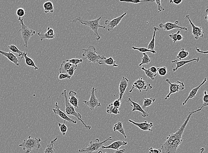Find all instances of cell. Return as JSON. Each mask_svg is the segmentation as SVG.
<instances>
[{
    "mask_svg": "<svg viewBox=\"0 0 208 153\" xmlns=\"http://www.w3.org/2000/svg\"><path fill=\"white\" fill-rule=\"evenodd\" d=\"M203 108V106H201V107L199 108L198 110H196L189 112L188 113L187 118L184 121L183 124L182 125L180 128L178 129V130L175 133L169 135L167 137L166 141L162 145H164V146L170 145V144H171L175 140L183 139H182V136H183V134L184 131L186 129V125L188 124L192 115L195 114V113H197V112L200 111Z\"/></svg>",
    "mask_w": 208,
    "mask_h": 153,
    "instance_id": "obj_1",
    "label": "cell"
},
{
    "mask_svg": "<svg viewBox=\"0 0 208 153\" xmlns=\"http://www.w3.org/2000/svg\"><path fill=\"white\" fill-rule=\"evenodd\" d=\"M102 17H100L97 19L93 20H86L82 19L81 17H77L72 20H70V22L72 23H76L77 21H79L81 24L87 26L89 27L92 31L94 32V34L96 36V40L98 41L101 39V37L99 36L98 33V29L99 28H103L105 29V27L101 25L99 21L101 19Z\"/></svg>",
    "mask_w": 208,
    "mask_h": 153,
    "instance_id": "obj_2",
    "label": "cell"
},
{
    "mask_svg": "<svg viewBox=\"0 0 208 153\" xmlns=\"http://www.w3.org/2000/svg\"><path fill=\"white\" fill-rule=\"evenodd\" d=\"M61 95L65 97V112L66 114L67 115H69V116H72L73 117H76L81 121V122L83 124L85 129L87 130H90L91 129V126L89 125H87L85 123L83 122V120L82 119V115L80 113H77L75 108L72 106V105L70 103L69 101V98L68 97L67 94V90H65L61 93Z\"/></svg>",
    "mask_w": 208,
    "mask_h": 153,
    "instance_id": "obj_3",
    "label": "cell"
},
{
    "mask_svg": "<svg viewBox=\"0 0 208 153\" xmlns=\"http://www.w3.org/2000/svg\"><path fill=\"white\" fill-rule=\"evenodd\" d=\"M42 140L40 138H32L30 136L27 140H24L19 146L22 147L25 153H30L32 150H38L42 147L41 142Z\"/></svg>",
    "mask_w": 208,
    "mask_h": 153,
    "instance_id": "obj_4",
    "label": "cell"
},
{
    "mask_svg": "<svg viewBox=\"0 0 208 153\" xmlns=\"http://www.w3.org/2000/svg\"><path fill=\"white\" fill-rule=\"evenodd\" d=\"M84 53L82 54V56L84 57V60H87L89 62L95 64L100 59H104L105 56L98 54L96 52V48L94 46L89 45L87 49H83Z\"/></svg>",
    "mask_w": 208,
    "mask_h": 153,
    "instance_id": "obj_5",
    "label": "cell"
},
{
    "mask_svg": "<svg viewBox=\"0 0 208 153\" xmlns=\"http://www.w3.org/2000/svg\"><path fill=\"white\" fill-rule=\"evenodd\" d=\"M112 140V137L110 136L105 140L100 142L99 139H96L94 141H91L88 146L85 148L80 149L79 150L80 153H93L98 151L104 144L108 141Z\"/></svg>",
    "mask_w": 208,
    "mask_h": 153,
    "instance_id": "obj_6",
    "label": "cell"
},
{
    "mask_svg": "<svg viewBox=\"0 0 208 153\" xmlns=\"http://www.w3.org/2000/svg\"><path fill=\"white\" fill-rule=\"evenodd\" d=\"M18 21L20 25V28L19 31L21 33V37L25 43V46L26 48L28 47V43L32 37L34 36L36 34L35 31L29 28L24 23L23 19L21 17H19Z\"/></svg>",
    "mask_w": 208,
    "mask_h": 153,
    "instance_id": "obj_7",
    "label": "cell"
},
{
    "mask_svg": "<svg viewBox=\"0 0 208 153\" xmlns=\"http://www.w3.org/2000/svg\"><path fill=\"white\" fill-rule=\"evenodd\" d=\"M96 89L93 87L91 90V96L89 101H83V103L87 105L91 111H93L96 108L100 107L101 104L98 101V99L96 98L95 95V92H96Z\"/></svg>",
    "mask_w": 208,
    "mask_h": 153,
    "instance_id": "obj_8",
    "label": "cell"
},
{
    "mask_svg": "<svg viewBox=\"0 0 208 153\" xmlns=\"http://www.w3.org/2000/svg\"><path fill=\"white\" fill-rule=\"evenodd\" d=\"M166 82L168 83L169 86H170V92L166 96L165 98V100L168 99L170 98L171 95L184 90V88H185V85H184V83L179 81H177L176 83H172L171 82L169 79H166Z\"/></svg>",
    "mask_w": 208,
    "mask_h": 153,
    "instance_id": "obj_9",
    "label": "cell"
},
{
    "mask_svg": "<svg viewBox=\"0 0 208 153\" xmlns=\"http://www.w3.org/2000/svg\"><path fill=\"white\" fill-rule=\"evenodd\" d=\"M153 87L150 84H146V82L143 79L142 77H140L138 79L135 81L132 85V88L129 92L132 93L135 88L139 90V92L145 91L147 92L148 90L152 89Z\"/></svg>",
    "mask_w": 208,
    "mask_h": 153,
    "instance_id": "obj_10",
    "label": "cell"
},
{
    "mask_svg": "<svg viewBox=\"0 0 208 153\" xmlns=\"http://www.w3.org/2000/svg\"><path fill=\"white\" fill-rule=\"evenodd\" d=\"M183 139L175 140L170 145L161 146V151L162 153H175L177 151L179 146L183 142Z\"/></svg>",
    "mask_w": 208,
    "mask_h": 153,
    "instance_id": "obj_11",
    "label": "cell"
},
{
    "mask_svg": "<svg viewBox=\"0 0 208 153\" xmlns=\"http://www.w3.org/2000/svg\"><path fill=\"white\" fill-rule=\"evenodd\" d=\"M126 14H127L126 12L124 13L123 14L121 15L120 17L114 18L111 20H106L105 21V24L106 26L105 29L108 32L112 31L116 27L118 26V25L120 24L121 20L123 19V17L126 15Z\"/></svg>",
    "mask_w": 208,
    "mask_h": 153,
    "instance_id": "obj_12",
    "label": "cell"
},
{
    "mask_svg": "<svg viewBox=\"0 0 208 153\" xmlns=\"http://www.w3.org/2000/svg\"><path fill=\"white\" fill-rule=\"evenodd\" d=\"M184 19H187L190 25L192 28V34L194 38L195 39L197 40L200 37H203L204 36V32L202 31L201 27L196 26L190 20V17L188 15H186Z\"/></svg>",
    "mask_w": 208,
    "mask_h": 153,
    "instance_id": "obj_13",
    "label": "cell"
},
{
    "mask_svg": "<svg viewBox=\"0 0 208 153\" xmlns=\"http://www.w3.org/2000/svg\"><path fill=\"white\" fill-rule=\"evenodd\" d=\"M55 106L56 107L53 109V112L55 115H58L60 118L63 119L65 121H67L68 122L70 123L76 124L77 121L71 119L66 114V113L65 112L62 111L60 110V107L58 104V102H56L55 103Z\"/></svg>",
    "mask_w": 208,
    "mask_h": 153,
    "instance_id": "obj_14",
    "label": "cell"
},
{
    "mask_svg": "<svg viewBox=\"0 0 208 153\" xmlns=\"http://www.w3.org/2000/svg\"><path fill=\"white\" fill-rule=\"evenodd\" d=\"M178 21H175L174 23L166 22L165 23H161L159 24L160 28H163L166 31H171L174 29L179 28V29L183 30L185 32H187L188 29L186 27H180L178 25Z\"/></svg>",
    "mask_w": 208,
    "mask_h": 153,
    "instance_id": "obj_15",
    "label": "cell"
},
{
    "mask_svg": "<svg viewBox=\"0 0 208 153\" xmlns=\"http://www.w3.org/2000/svg\"><path fill=\"white\" fill-rule=\"evenodd\" d=\"M128 121L131 124L135 125V126L138 127L139 129L143 131H152V128L154 125L152 122L148 123L147 121H144L142 123H137L133 121L132 120H128Z\"/></svg>",
    "mask_w": 208,
    "mask_h": 153,
    "instance_id": "obj_16",
    "label": "cell"
},
{
    "mask_svg": "<svg viewBox=\"0 0 208 153\" xmlns=\"http://www.w3.org/2000/svg\"><path fill=\"white\" fill-rule=\"evenodd\" d=\"M129 80L126 77H122L119 84V99L122 101L123 95L128 86Z\"/></svg>",
    "mask_w": 208,
    "mask_h": 153,
    "instance_id": "obj_17",
    "label": "cell"
},
{
    "mask_svg": "<svg viewBox=\"0 0 208 153\" xmlns=\"http://www.w3.org/2000/svg\"><path fill=\"white\" fill-rule=\"evenodd\" d=\"M128 102H129L132 103V104H130V105L133 107L132 109V111H138L139 113L141 114L142 116L143 117H148L149 116V114L147 112L145 111L143 109L141 106V105L138 103H136L134 101H132L131 99V98H128Z\"/></svg>",
    "mask_w": 208,
    "mask_h": 153,
    "instance_id": "obj_18",
    "label": "cell"
},
{
    "mask_svg": "<svg viewBox=\"0 0 208 153\" xmlns=\"http://www.w3.org/2000/svg\"><path fill=\"white\" fill-rule=\"evenodd\" d=\"M199 61V58L198 57V58L196 59H190L189 60H187V61H177V60H174L171 61V63L174 64H176V67L175 68H172V70L174 72H176L178 69L182 68V67L184 66V65L189 63H191L192 62H198Z\"/></svg>",
    "mask_w": 208,
    "mask_h": 153,
    "instance_id": "obj_19",
    "label": "cell"
},
{
    "mask_svg": "<svg viewBox=\"0 0 208 153\" xmlns=\"http://www.w3.org/2000/svg\"><path fill=\"white\" fill-rule=\"evenodd\" d=\"M127 143V142L120 140L115 141L113 142L112 143L108 146H104L103 145L101 146V148L103 149H112L114 150H117L121 146H126Z\"/></svg>",
    "mask_w": 208,
    "mask_h": 153,
    "instance_id": "obj_20",
    "label": "cell"
},
{
    "mask_svg": "<svg viewBox=\"0 0 208 153\" xmlns=\"http://www.w3.org/2000/svg\"><path fill=\"white\" fill-rule=\"evenodd\" d=\"M0 54H2V55L4 56V57H6L9 61L14 63L15 65L17 66H19V65H20L19 60H18L17 57L12 53L10 52H7L3 51L0 50Z\"/></svg>",
    "mask_w": 208,
    "mask_h": 153,
    "instance_id": "obj_21",
    "label": "cell"
},
{
    "mask_svg": "<svg viewBox=\"0 0 208 153\" xmlns=\"http://www.w3.org/2000/svg\"><path fill=\"white\" fill-rule=\"evenodd\" d=\"M207 79L206 78H205V79H204L203 81H202V82L201 83L199 86H198V87H196V88H193V89L190 91L189 94L188 95V97H187V99H186L184 101V102H183V106H184V105H185L186 104V103L188 102V100L190 99H193V98L196 96V94H197L198 90H199V89L201 88V87L202 85L205 84V83Z\"/></svg>",
    "mask_w": 208,
    "mask_h": 153,
    "instance_id": "obj_22",
    "label": "cell"
},
{
    "mask_svg": "<svg viewBox=\"0 0 208 153\" xmlns=\"http://www.w3.org/2000/svg\"><path fill=\"white\" fill-rule=\"evenodd\" d=\"M98 63L100 65H104H104L112 66L113 67H119V65L116 64V61L111 57H109L108 59H107L106 57H105L104 59H100L98 61Z\"/></svg>",
    "mask_w": 208,
    "mask_h": 153,
    "instance_id": "obj_23",
    "label": "cell"
},
{
    "mask_svg": "<svg viewBox=\"0 0 208 153\" xmlns=\"http://www.w3.org/2000/svg\"><path fill=\"white\" fill-rule=\"evenodd\" d=\"M77 93L73 90H71L69 93V101L75 108H79V99L76 97Z\"/></svg>",
    "mask_w": 208,
    "mask_h": 153,
    "instance_id": "obj_24",
    "label": "cell"
},
{
    "mask_svg": "<svg viewBox=\"0 0 208 153\" xmlns=\"http://www.w3.org/2000/svg\"><path fill=\"white\" fill-rule=\"evenodd\" d=\"M27 52L25 51H24V54H23L22 59L24 58L25 59V61L26 64L29 66L33 68L35 70H38V68L35 65L34 61H33L32 59L31 58H29V57L27 56Z\"/></svg>",
    "mask_w": 208,
    "mask_h": 153,
    "instance_id": "obj_25",
    "label": "cell"
},
{
    "mask_svg": "<svg viewBox=\"0 0 208 153\" xmlns=\"http://www.w3.org/2000/svg\"><path fill=\"white\" fill-rule=\"evenodd\" d=\"M113 131L115 132V131H118L120 132L121 134L123 135L124 136V138H127L125 130L123 129V125H122V122L119 121L117 123L114 125L113 126Z\"/></svg>",
    "mask_w": 208,
    "mask_h": 153,
    "instance_id": "obj_26",
    "label": "cell"
},
{
    "mask_svg": "<svg viewBox=\"0 0 208 153\" xmlns=\"http://www.w3.org/2000/svg\"><path fill=\"white\" fill-rule=\"evenodd\" d=\"M58 140V137H56V138L53 139L51 141L50 143L48 144L45 150H44V153H55L56 150L54 148V144L55 142Z\"/></svg>",
    "mask_w": 208,
    "mask_h": 153,
    "instance_id": "obj_27",
    "label": "cell"
},
{
    "mask_svg": "<svg viewBox=\"0 0 208 153\" xmlns=\"http://www.w3.org/2000/svg\"><path fill=\"white\" fill-rule=\"evenodd\" d=\"M43 8H44V12L45 13H54L53 4L50 1L45 2L43 4Z\"/></svg>",
    "mask_w": 208,
    "mask_h": 153,
    "instance_id": "obj_28",
    "label": "cell"
},
{
    "mask_svg": "<svg viewBox=\"0 0 208 153\" xmlns=\"http://www.w3.org/2000/svg\"><path fill=\"white\" fill-rule=\"evenodd\" d=\"M72 66L71 64L67 61H63L62 63L60 65L59 69V72L60 73H67V71Z\"/></svg>",
    "mask_w": 208,
    "mask_h": 153,
    "instance_id": "obj_29",
    "label": "cell"
},
{
    "mask_svg": "<svg viewBox=\"0 0 208 153\" xmlns=\"http://www.w3.org/2000/svg\"><path fill=\"white\" fill-rule=\"evenodd\" d=\"M154 32L153 34L152 39L149 42V44L147 46V49L151 50H155V37L156 33L157 31H159V28L157 27H154Z\"/></svg>",
    "mask_w": 208,
    "mask_h": 153,
    "instance_id": "obj_30",
    "label": "cell"
},
{
    "mask_svg": "<svg viewBox=\"0 0 208 153\" xmlns=\"http://www.w3.org/2000/svg\"><path fill=\"white\" fill-rule=\"evenodd\" d=\"M106 112L108 114H114L115 115L120 114V112L118 109L113 106L112 103H110L106 108Z\"/></svg>",
    "mask_w": 208,
    "mask_h": 153,
    "instance_id": "obj_31",
    "label": "cell"
},
{
    "mask_svg": "<svg viewBox=\"0 0 208 153\" xmlns=\"http://www.w3.org/2000/svg\"><path fill=\"white\" fill-rule=\"evenodd\" d=\"M8 49L10 50L11 51L13 52L14 53L18 54V57H20V58L22 59V57L23 54H24V52L20 51L18 49V48L14 45H11L8 46Z\"/></svg>",
    "mask_w": 208,
    "mask_h": 153,
    "instance_id": "obj_32",
    "label": "cell"
},
{
    "mask_svg": "<svg viewBox=\"0 0 208 153\" xmlns=\"http://www.w3.org/2000/svg\"><path fill=\"white\" fill-rule=\"evenodd\" d=\"M188 55H189V52L188 51H186L184 48H182L181 50L179 52L177 55V58L179 60H182L187 58Z\"/></svg>",
    "mask_w": 208,
    "mask_h": 153,
    "instance_id": "obj_33",
    "label": "cell"
},
{
    "mask_svg": "<svg viewBox=\"0 0 208 153\" xmlns=\"http://www.w3.org/2000/svg\"><path fill=\"white\" fill-rule=\"evenodd\" d=\"M155 101V99L154 98H145L143 99V108H146L149 107L150 105H152L153 103Z\"/></svg>",
    "mask_w": 208,
    "mask_h": 153,
    "instance_id": "obj_34",
    "label": "cell"
},
{
    "mask_svg": "<svg viewBox=\"0 0 208 153\" xmlns=\"http://www.w3.org/2000/svg\"><path fill=\"white\" fill-rule=\"evenodd\" d=\"M143 56L141 59L142 61L138 65L139 67L142 66L143 64L147 65L151 62V59L149 56H148L146 53H143Z\"/></svg>",
    "mask_w": 208,
    "mask_h": 153,
    "instance_id": "obj_35",
    "label": "cell"
},
{
    "mask_svg": "<svg viewBox=\"0 0 208 153\" xmlns=\"http://www.w3.org/2000/svg\"><path fill=\"white\" fill-rule=\"evenodd\" d=\"M141 69L145 72V74H146L147 78L150 79L152 80H155V77L157 76V73H151L150 71L148 70L147 69L144 68V67H142Z\"/></svg>",
    "mask_w": 208,
    "mask_h": 153,
    "instance_id": "obj_36",
    "label": "cell"
},
{
    "mask_svg": "<svg viewBox=\"0 0 208 153\" xmlns=\"http://www.w3.org/2000/svg\"><path fill=\"white\" fill-rule=\"evenodd\" d=\"M132 49L133 50H138L140 52L143 53H146L147 52L151 53L153 54H156V51L155 50H151L149 49H147V48H145V47H141V48H137V47H135V46H132Z\"/></svg>",
    "mask_w": 208,
    "mask_h": 153,
    "instance_id": "obj_37",
    "label": "cell"
},
{
    "mask_svg": "<svg viewBox=\"0 0 208 153\" xmlns=\"http://www.w3.org/2000/svg\"><path fill=\"white\" fill-rule=\"evenodd\" d=\"M58 126H59V129H60V132H61L63 135H65L68 131V127L65 124V121H64L63 123L61 124L60 123L57 124Z\"/></svg>",
    "mask_w": 208,
    "mask_h": 153,
    "instance_id": "obj_38",
    "label": "cell"
},
{
    "mask_svg": "<svg viewBox=\"0 0 208 153\" xmlns=\"http://www.w3.org/2000/svg\"><path fill=\"white\" fill-rule=\"evenodd\" d=\"M38 35L40 37V40L41 41L44 40L45 39H53L55 38L56 35L54 36H50L49 35H48L46 33H43L42 32H39L37 33Z\"/></svg>",
    "mask_w": 208,
    "mask_h": 153,
    "instance_id": "obj_39",
    "label": "cell"
},
{
    "mask_svg": "<svg viewBox=\"0 0 208 153\" xmlns=\"http://www.w3.org/2000/svg\"><path fill=\"white\" fill-rule=\"evenodd\" d=\"M157 72L160 76H164L167 73V69L166 67H160L157 68Z\"/></svg>",
    "mask_w": 208,
    "mask_h": 153,
    "instance_id": "obj_40",
    "label": "cell"
},
{
    "mask_svg": "<svg viewBox=\"0 0 208 153\" xmlns=\"http://www.w3.org/2000/svg\"><path fill=\"white\" fill-rule=\"evenodd\" d=\"M122 3H132V4H138L139 3H149V2H154L152 0H147V1H139V0H132V1H120Z\"/></svg>",
    "mask_w": 208,
    "mask_h": 153,
    "instance_id": "obj_41",
    "label": "cell"
},
{
    "mask_svg": "<svg viewBox=\"0 0 208 153\" xmlns=\"http://www.w3.org/2000/svg\"><path fill=\"white\" fill-rule=\"evenodd\" d=\"M66 61L69 62L70 64H71L72 65H74L76 66H77L78 64H80L83 62V60L82 59H70V60H67Z\"/></svg>",
    "mask_w": 208,
    "mask_h": 153,
    "instance_id": "obj_42",
    "label": "cell"
},
{
    "mask_svg": "<svg viewBox=\"0 0 208 153\" xmlns=\"http://www.w3.org/2000/svg\"><path fill=\"white\" fill-rule=\"evenodd\" d=\"M203 104L202 106L203 107L207 106L208 105V95L206 90L204 92V96L203 97Z\"/></svg>",
    "mask_w": 208,
    "mask_h": 153,
    "instance_id": "obj_43",
    "label": "cell"
},
{
    "mask_svg": "<svg viewBox=\"0 0 208 153\" xmlns=\"http://www.w3.org/2000/svg\"><path fill=\"white\" fill-rule=\"evenodd\" d=\"M77 66L74 65H72L70 68L67 71V74H68L69 76L72 77L74 74L75 71L76 69Z\"/></svg>",
    "mask_w": 208,
    "mask_h": 153,
    "instance_id": "obj_44",
    "label": "cell"
},
{
    "mask_svg": "<svg viewBox=\"0 0 208 153\" xmlns=\"http://www.w3.org/2000/svg\"><path fill=\"white\" fill-rule=\"evenodd\" d=\"M154 2L156 3L157 7H157V8H158V11H157V13H159L165 10V8H163L162 7V5H161V1H160V0H155Z\"/></svg>",
    "mask_w": 208,
    "mask_h": 153,
    "instance_id": "obj_45",
    "label": "cell"
},
{
    "mask_svg": "<svg viewBox=\"0 0 208 153\" xmlns=\"http://www.w3.org/2000/svg\"><path fill=\"white\" fill-rule=\"evenodd\" d=\"M180 31L181 30L179 29L176 32V33H172V34H169V37H170V38L172 40V41L174 42V43H175L177 41V35H178V34H180Z\"/></svg>",
    "mask_w": 208,
    "mask_h": 153,
    "instance_id": "obj_46",
    "label": "cell"
},
{
    "mask_svg": "<svg viewBox=\"0 0 208 153\" xmlns=\"http://www.w3.org/2000/svg\"><path fill=\"white\" fill-rule=\"evenodd\" d=\"M16 14L19 17H21H21L25 16V11L24 8H18L17 9Z\"/></svg>",
    "mask_w": 208,
    "mask_h": 153,
    "instance_id": "obj_47",
    "label": "cell"
},
{
    "mask_svg": "<svg viewBox=\"0 0 208 153\" xmlns=\"http://www.w3.org/2000/svg\"><path fill=\"white\" fill-rule=\"evenodd\" d=\"M71 78V77L69 76L67 73H60L59 75V77H58V78L60 80H64V79H70Z\"/></svg>",
    "mask_w": 208,
    "mask_h": 153,
    "instance_id": "obj_48",
    "label": "cell"
},
{
    "mask_svg": "<svg viewBox=\"0 0 208 153\" xmlns=\"http://www.w3.org/2000/svg\"><path fill=\"white\" fill-rule=\"evenodd\" d=\"M113 105L114 107L119 109L121 105V101L120 99H118L115 100L113 102H112Z\"/></svg>",
    "mask_w": 208,
    "mask_h": 153,
    "instance_id": "obj_49",
    "label": "cell"
},
{
    "mask_svg": "<svg viewBox=\"0 0 208 153\" xmlns=\"http://www.w3.org/2000/svg\"><path fill=\"white\" fill-rule=\"evenodd\" d=\"M48 35H49L50 36H54L55 35V33H54V30L51 28H50V27H48L47 28V32H46Z\"/></svg>",
    "mask_w": 208,
    "mask_h": 153,
    "instance_id": "obj_50",
    "label": "cell"
},
{
    "mask_svg": "<svg viewBox=\"0 0 208 153\" xmlns=\"http://www.w3.org/2000/svg\"><path fill=\"white\" fill-rule=\"evenodd\" d=\"M149 153H161L162 151L161 149H156L151 147L149 148Z\"/></svg>",
    "mask_w": 208,
    "mask_h": 153,
    "instance_id": "obj_51",
    "label": "cell"
},
{
    "mask_svg": "<svg viewBox=\"0 0 208 153\" xmlns=\"http://www.w3.org/2000/svg\"><path fill=\"white\" fill-rule=\"evenodd\" d=\"M183 2L182 0H170L169 3L170 4H173L174 5H178Z\"/></svg>",
    "mask_w": 208,
    "mask_h": 153,
    "instance_id": "obj_52",
    "label": "cell"
},
{
    "mask_svg": "<svg viewBox=\"0 0 208 153\" xmlns=\"http://www.w3.org/2000/svg\"><path fill=\"white\" fill-rule=\"evenodd\" d=\"M148 70L153 73H157V68L155 66L150 67L148 69Z\"/></svg>",
    "mask_w": 208,
    "mask_h": 153,
    "instance_id": "obj_53",
    "label": "cell"
},
{
    "mask_svg": "<svg viewBox=\"0 0 208 153\" xmlns=\"http://www.w3.org/2000/svg\"><path fill=\"white\" fill-rule=\"evenodd\" d=\"M125 149H119L117 150H115L114 152L113 153H125Z\"/></svg>",
    "mask_w": 208,
    "mask_h": 153,
    "instance_id": "obj_54",
    "label": "cell"
},
{
    "mask_svg": "<svg viewBox=\"0 0 208 153\" xmlns=\"http://www.w3.org/2000/svg\"><path fill=\"white\" fill-rule=\"evenodd\" d=\"M183 36L180 34H178V35L177 36V41H182V40L183 39Z\"/></svg>",
    "mask_w": 208,
    "mask_h": 153,
    "instance_id": "obj_55",
    "label": "cell"
},
{
    "mask_svg": "<svg viewBox=\"0 0 208 153\" xmlns=\"http://www.w3.org/2000/svg\"><path fill=\"white\" fill-rule=\"evenodd\" d=\"M196 51L198 53H202V54H208V51H201V49H199V48H196Z\"/></svg>",
    "mask_w": 208,
    "mask_h": 153,
    "instance_id": "obj_56",
    "label": "cell"
},
{
    "mask_svg": "<svg viewBox=\"0 0 208 153\" xmlns=\"http://www.w3.org/2000/svg\"><path fill=\"white\" fill-rule=\"evenodd\" d=\"M205 151V148L204 147H202L200 149V153H203V152Z\"/></svg>",
    "mask_w": 208,
    "mask_h": 153,
    "instance_id": "obj_57",
    "label": "cell"
},
{
    "mask_svg": "<svg viewBox=\"0 0 208 153\" xmlns=\"http://www.w3.org/2000/svg\"><path fill=\"white\" fill-rule=\"evenodd\" d=\"M98 153H103V152L101 150H99V151L98 152ZM105 153H107V152H105Z\"/></svg>",
    "mask_w": 208,
    "mask_h": 153,
    "instance_id": "obj_58",
    "label": "cell"
}]
</instances>
